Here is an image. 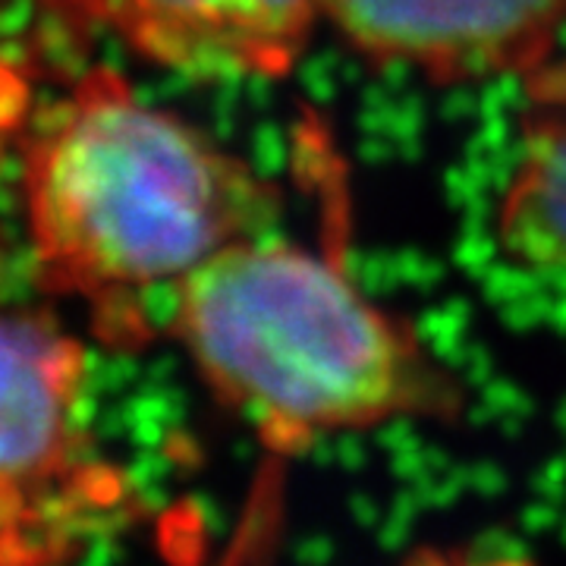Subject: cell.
I'll return each mask as SVG.
<instances>
[{
  "label": "cell",
  "mask_w": 566,
  "mask_h": 566,
  "mask_svg": "<svg viewBox=\"0 0 566 566\" xmlns=\"http://www.w3.org/2000/svg\"><path fill=\"white\" fill-rule=\"evenodd\" d=\"M22 281L0 230V566L73 560L136 510L88 431L85 346Z\"/></svg>",
  "instance_id": "cell-3"
},
{
  "label": "cell",
  "mask_w": 566,
  "mask_h": 566,
  "mask_svg": "<svg viewBox=\"0 0 566 566\" xmlns=\"http://www.w3.org/2000/svg\"><path fill=\"white\" fill-rule=\"evenodd\" d=\"M324 25L375 70L434 88L526 82L564 57L566 0H324Z\"/></svg>",
  "instance_id": "cell-4"
},
{
  "label": "cell",
  "mask_w": 566,
  "mask_h": 566,
  "mask_svg": "<svg viewBox=\"0 0 566 566\" xmlns=\"http://www.w3.org/2000/svg\"><path fill=\"white\" fill-rule=\"evenodd\" d=\"M142 61L186 80H286L305 57L324 0H76Z\"/></svg>",
  "instance_id": "cell-5"
},
{
  "label": "cell",
  "mask_w": 566,
  "mask_h": 566,
  "mask_svg": "<svg viewBox=\"0 0 566 566\" xmlns=\"http://www.w3.org/2000/svg\"><path fill=\"white\" fill-rule=\"evenodd\" d=\"M523 85L520 145L494 208V240L516 268L566 281V57Z\"/></svg>",
  "instance_id": "cell-6"
},
{
  "label": "cell",
  "mask_w": 566,
  "mask_h": 566,
  "mask_svg": "<svg viewBox=\"0 0 566 566\" xmlns=\"http://www.w3.org/2000/svg\"><path fill=\"white\" fill-rule=\"evenodd\" d=\"M167 331L214 400L277 453L394 422H457L465 390L403 315L334 249L268 233L218 252L174 290Z\"/></svg>",
  "instance_id": "cell-2"
},
{
  "label": "cell",
  "mask_w": 566,
  "mask_h": 566,
  "mask_svg": "<svg viewBox=\"0 0 566 566\" xmlns=\"http://www.w3.org/2000/svg\"><path fill=\"white\" fill-rule=\"evenodd\" d=\"M29 274L76 300L98 344H151V300L281 221V189L177 114L95 66L22 145Z\"/></svg>",
  "instance_id": "cell-1"
}]
</instances>
